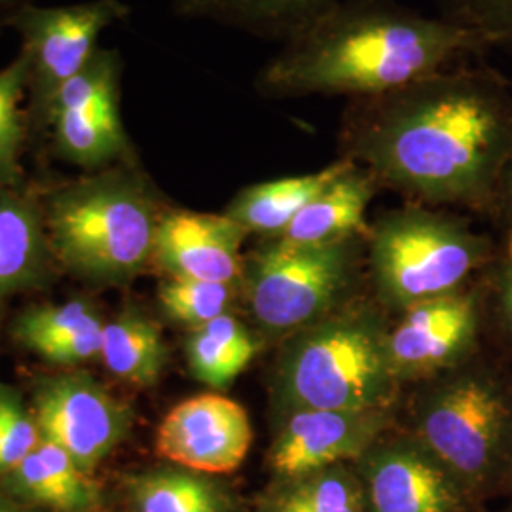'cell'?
Masks as SVG:
<instances>
[{
  "label": "cell",
  "instance_id": "6da1fadb",
  "mask_svg": "<svg viewBox=\"0 0 512 512\" xmlns=\"http://www.w3.org/2000/svg\"><path fill=\"white\" fill-rule=\"evenodd\" d=\"M342 158L408 198L488 209L512 154V84L465 63L391 92L349 99Z\"/></svg>",
  "mask_w": 512,
  "mask_h": 512
},
{
  "label": "cell",
  "instance_id": "7a4b0ae2",
  "mask_svg": "<svg viewBox=\"0 0 512 512\" xmlns=\"http://www.w3.org/2000/svg\"><path fill=\"white\" fill-rule=\"evenodd\" d=\"M488 52L467 29L395 0H336L258 71L264 99L372 97Z\"/></svg>",
  "mask_w": 512,
  "mask_h": 512
},
{
  "label": "cell",
  "instance_id": "3957f363",
  "mask_svg": "<svg viewBox=\"0 0 512 512\" xmlns=\"http://www.w3.org/2000/svg\"><path fill=\"white\" fill-rule=\"evenodd\" d=\"M164 209L131 167L109 169L57 190L44 224L55 256L74 274L122 283L154 258Z\"/></svg>",
  "mask_w": 512,
  "mask_h": 512
},
{
  "label": "cell",
  "instance_id": "277c9868",
  "mask_svg": "<svg viewBox=\"0 0 512 512\" xmlns=\"http://www.w3.org/2000/svg\"><path fill=\"white\" fill-rule=\"evenodd\" d=\"M418 440L476 505L503 492L512 448V387L475 359L448 372L418 412Z\"/></svg>",
  "mask_w": 512,
  "mask_h": 512
},
{
  "label": "cell",
  "instance_id": "5b68a950",
  "mask_svg": "<svg viewBox=\"0 0 512 512\" xmlns=\"http://www.w3.org/2000/svg\"><path fill=\"white\" fill-rule=\"evenodd\" d=\"M277 382L289 410H385L397 384L387 332L368 313L325 317L294 334Z\"/></svg>",
  "mask_w": 512,
  "mask_h": 512
},
{
  "label": "cell",
  "instance_id": "8992f818",
  "mask_svg": "<svg viewBox=\"0 0 512 512\" xmlns=\"http://www.w3.org/2000/svg\"><path fill=\"white\" fill-rule=\"evenodd\" d=\"M366 238L378 291L403 310L461 291L495 258L494 241L467 220L423 205L385 211Z\"/></svg>",
  "mask_w": 512,
  "mask_h": 512
},
{
  "label": "cell",
  "instance_id": "52a82bcc",
  "mask_svg": "<svg viewBox=\"0 0 512 512\" xmlns=\"http://www.w3.org/2000/svg\"><path fill=\"white\" fill-rule=\"evenodd\" d=\"M355 241L304 245L275 238L260 245L243 266L256 323L268 332H298L325 319L348 287Z\"/></svg>",
  "mask_w": 512,
  "mask_h": 512
},
{
  "label": "cell",
  "instance_id": "ba28073f",
  "mask_svg": "<svg viewBox=\"0 0 512 512\" xmlns=\"http://www.w3.org/2000/svg\"><path fill=\"white\" fill-rule=\"evenodd\" d=\"M122 0H86L67 6H25L10 29L21 37L27 63L29 109L48 124L55 95L97 52L99 37L128 18Z\"/></svg>",
  "mask_w": 512,
  "mask_h": 512
},
{
  "label": "cell",
  "instance_id": "9c48e42d",
  "mask_svg": "<svg viewBox=\"0 0 512 512\" xmlns=\"http://www.w3.org/2000/svg\"><path fill=\"white\" fill-rule=\"evenodd\" d=\"M33 418L42 439L65 450L88 475L126 439L131 410L88 374H61L38 385Z\"/></svg>",
  "mask_w": 512,
  "mask_h": 512
},
{
  "label": "cell",
  "instance_id": "30bf717a",
  "mask_svg": "<svg viewBox=\"0 0 512 512\" xmlns=\"http://www.w3.org/2000/svg\"><path fill=\"white\" fill-rule=\"evenodd\" d=\"M478 291H456L404 310L387 332V357L395 380L448 374L475 359L484 321Z\"/></svg>",
  "mask_w": 512,
  "mask_h": 512
},
{
  "label": "cell",
  "instance_id": "8fae6325",
  "mask_svg": "<svg viewBox=\"0 0 512 512\" xmlns=\"http://www.w3.org/2000/svg\"><path fill=\"white\" fill-rule=\"evenodd\" d=\"M355 463L368 512H475L471 495L420 440L376 442Z\"/></svg>",
  "mask_w": 512,
  "mask_h": 512
},
{
  "label": "cell",
  "instance_id": "7c38bea8",
  "mask_svg": "<svg viewBox=\"0 0 512 512\" xmlns=\"http://www.w3.org/2000/svg\"><path fill=\"white\" fill-rule=\"evenodd\" d=\"M253 444V427L241 404L205 393L169 410L156 431V452L177 467L202 475L236 471Z\"/></svg>",
  "mask_w": 512,
  "mask_h": 512
},
{
  "label": "cell",
  "instance_id": "4fadbf2b",
  "mask_svg": "<svg viewBox=\"0 0 512 512\" xmlns=\"http://www.w3.org/2000/svg\"><path fill=\"white\" fill-rule=\"evenodd\" d=\"M268 452L275 482L357 461L384 431L385 410H289Z\"/></svg>",
  "mask_w": 512,
  "mask_h": 512
},
{
  "label": "cell",
  "instance_id": "5bb4252c",
  "mask_svg": "<svg viewBox=\"0 0 512 512\" xmlns=\"http://www.w3.org/2000/svg\"><path fill=\"white\" fill-rule=\"evenodd\" d=\"M247 234L224 213L167 209L156 232L154 260L169 275L236 285L243 275L241 243Z\"/></svg>",
  "mask_w": 512,
  "mask_h": 512
},
{
  "label": "cell",
  "instance_id": "9a60e30c",
  "mask_svg": "<svg viewBox=\"0 0 512 512\" xmlns=\"http://www.w3.org/2000/svg\"><path fill=\"white\" fill-rule=\"evenodd\" d=\"M378 184V179L366 167L353 162L296 215L281 239L325 245L368 236L370 224L366 222V211Z\"/></svg>",
  "mask_w": 512,
  "mask_h": 512
},
{
  "label": "cell",
  "instance_id": "2e32d148",
  "mask_svg": "<svg viewBox=\"0 0 512 512\" xmlns=\"http://www.w3.org/2000/svg\"><path fill=\"white\" fill-rule=\"evenodd\" d=\"M349 165L353 160L340 158L315 173L251 184L236 194L224 215L236 220L249 234L281 238L296 215Z\"/></svg>",
  "mask_w": 512,
  "mask_h": 512
},
{
  "label": "cell",
  "instance_id": "e0dca14e",
  "mask_svg": "<svg viewBox=\"0 0 512 512\" xmlns=\"http://www.w3.org/2000/svg\"><path fill=\"white\" fill-rule=\"evenodd\" d=\"M336 0H173L177 18L213 21L285 44Z\"/></svg>",
  "mask_w": 512,
  "mask_h": 512
},
{
  "label": "cell",
  "instance_id": "ac0fdd59",
  "mask_svg": "<svg viewBox=\"0 0 512 512\" xmlns=\"http://www.w3.org/2000/svg\"><path fill=\"white\" fill-rule=\"evenodd\" d=\"M48 126L54 131L59 154L80 167L97 169L129 154L120 90L105 93L90 105L54 110Z\"/></svg>",
  "mask_w": 512,
  "mask_h": 512
},
{
  "label": "cell",
  "instance_id": "d6986e66",
  "mask_svg": "<svg viewBox=\"0 0 512 512\" xmlns=\"http://www.w3.org/2000/svg\"><path fill=\"white\" fill-rule=\"evenodd\" d=\"M133 512H232L230 494L209 476L183 467L133 475L126 484Z\"/></svg>",
  "mask_w": 512,
  "mask_h": 512
},
{
  "label": "cell",
  "instance_id": "ffe728a7",
  "mask_svg": "<svg viewBox=\"0 0 512 512\" xmlns=\"http://www.w3.org/2000/svg\"><path fill=\"white\" fill-rule=\"evenodd\" d=\"M258 349L255 334L238 317L224 313L192 329L186 340V359L198 382L224 389L253 363Z\"/></svg>",
  "mask_w": 512,
  "mask_h": 512
},
{
  "label": "cell",
  "instance_id": "44dd1931",
  "mask_svg": "<svg viewBox=\"0 0 512 512\" xmlns=\"http://www.w3.org/2000/svg\"><path fill=\"white\" fill-rule=\"evenodd\" d=\"M48 243L37 203L0 190V296L27 285L37 275Z\"/></svg>",
  "mask_w": 512,
  "mask_h": 512
},
{
  "label": "cell",
  "instance_id": "7402d4cb",
  "mask_svg": "<svg viewBox=\"0 0 512 512\" xmlns=\"http://www.w3.org/2000/svg\"><path fill=\"white\" fill-rule=\"evenodd\" d=\"M101 359L110 374L148 387L160 380L167 359L162 330L139 313H126L103 327Z\"/></svg>",
  "mask_w": 512,
  "mask_h": 512
},
{
  "label": "cell",
  "instance_id": "603a6c76",
  "mask_svg": "<svg viewBox=\"0 0 512 512\" xmlns=\"http://www.w3.org/2000/svg\"><path fill=\"white\" fill-rule=\"evenodd\" d=\"M258 512H368L363 484L348 463L275 482Z\"/></svg>",
  "mask_w": 512,
  "mask_h": 512
},
{
  "label": "cell",
  "instance_id": "cb8c5ba5",
  "mask_svg": "<svg viewBox=\"0 0 512 512\" xmlns=\"http://www.w3.org/2000/svg\"><path fill=\"white\" fill-rule=\"evenodd\" d=\"M236 285L171 275L158 289V300L165 315L190 329H198L217 319L234 302Z\"/></svg>",
  "mask_w": 512,
  "mask_h": 512
},
{
  "label": "cell",
  "instance_id": "d4e9b609",
  "mask_svg": "<svg viewBox=\"0 0 512 512\" xmlns=\"http://www.w3.org/2000/svg\"><path fill=\"white\" fill-rule=\"evenodd\" d=\"M27 95V63L19 54L0 69V186L16 181L25 137L21 103Z\"/></svg>",
  "mask_w": 512,
  "mask_h": 512
},
{
  "label": "cell",
  "instance_id": "484cf974",
  "mask_svg": "<svg viewBox=\"0 0 512 512\" xmlns=\"http://www.w3.org/2000/svg\"><path fill=\"white\" fill-rule=\"evenodd\" d=\"M103 323L88 302L71 300L61 306L27 311L18 323V338L35 353L59 344L80 330Z\"/></svg>",
  "mask_w": 512,
  "mask_h": 512
},
{
  "label": "cell",
  "instance_id": "4316f807",
  "mask_svg": "<svg viewBox=\"0 0 512 512\" xmlns=\"http://www.w3.org/2000/svg\"><path fill=\"white\" fill-rule=\"evenodd\" d=\"M440 16L473 33L486 50L512 52V0H440Z\"/></svg>",
  "mask_w": 512,
  "mask_h": 512
},
{
  "label": "cell",
  "instance_id": "83f0119b",
  "mask_svg": "<svg viewBox=\"0 0 512 512\" xmlns=\"http://www.w3.org/2000/svg\"><path fill=\"white\" fill-rule=\"evenodd\" d=\"M38 440L35 418L23 410L18 399L0 393V473L29 456L37 448Z\"/></svg>",
  "mask_w": 512,
  "mask_h": 512
},
{
  "label": "cell",
  "instance_id": "f1b7e54d",
  "mask_svg": "<svg viewBox=\"0 0 512 512\" xmlns=\"http://www.w3.org/2000/svg\"><path fill=\"white\" fill-rule=\"evenodd\" d=\"M103 327H105L103 323H97L88 329L80 330L73 336H69L67 340L44 349L40 357L59 365H76V363L101 357Z\"/></svg>",
  "mask_w": 512,
  "mask_h": 512
},
{
  "label": "cell",
  "instance_id": "f546056e",
  "mask_svg": "<svg viewBox=\"0 0 512 512\" xmlns=\"http://www.w3.org/2000/svg\"><path fill=\"white\" fill-rule=\"evenodd\" d=\"M495 310L497 321L503 334L512 344V236L505 255L499 258L495 266Z\"/></svg>",
  "mask_w": 512,
  "mask_h": 512
},
{
  "label": "cell",
  "instance_id": "4dcf8cb0",
  "mask_svg": "<svg viewBox=\"0 0 512 512\" xmlns=\"http://www.w3.org/2000/svg\"><path fill=\"white\" fill-rule=\"evenodd\" d=\"M492 211H495L501 219L505 220L509 228V238L512 236V154L503 167V173L499 177V183L495 188L494 205Z\"/></svg>",
  "mask_w": 512,
  "mask_h": 512
},
{
  "label": "cell",
  "instance_id": "1f68e13d",
  "mask_svg": "<svg viewBox=\"0 0 512 512\" xmlns=\"http://www.w3.org/2000/svg\"><path fill=\"white\" fill-rule=\"evenodd\" d=\"M35 0H0V31L10 29L12 21L18 16L19 12L33 4Z\"/></svg>",
  "mask_w": 512,
  "mask_h": 512
},
{
  "label": "cell",
  "instance_id": "d6a6232c",
  "mask_svg": "<svg viewBox=\"0 0 512 512\" xmlns=\"http://www.w3.org/2000/svg\"><path fill=\"white\" fill-rule=\"evenodd\" d=\"M0 512H25L21 511V509H18L12 501H8L6 497H2L0 495Z\"/></svg>",
  "mask_w": 512,
  "mask_h": 512
},
{
  "label": "cell",
  "instance_id": "836d02e7",
  "mask_svg": "<svg viewBox=\"0 0 512 512\" xmlns=\"http://www.w3.org/2000/svg\"><path fill=\"white\" fill-rule=\"evenodd\" d=\"M503 492L512 495V448L511 459H509V467H507V476H505V484H503Z\"/></svg>",
  "mask_w": 512,
  "mask_h": 512
}]
</instances>
